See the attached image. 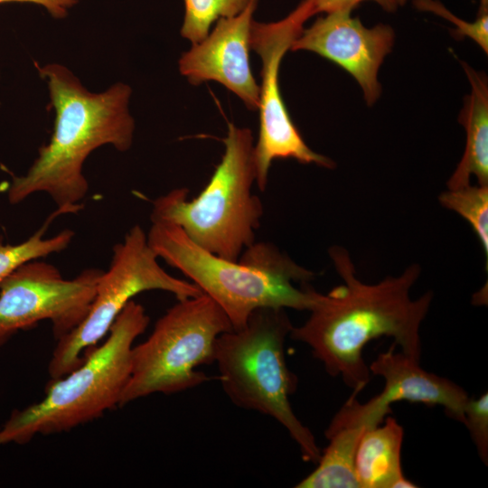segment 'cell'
Here are the masks:
<instances>
[{"instance_id":"obj_22","label":"cell","mask_w":488,"mask_h":488,"mask_svg":"<svg viewBox=\"0 0 488 488\" xmlns=\"http://www.w3.org/2000/svg\"><path fill=\"white\" fill-rule=\"evenodd\" d=\"M366 0H313L314 14L331 13L339 10H352L358 4ZM387 12H394L399 7L397 0H371Z\"/></svg>"},{"instance_id":"obj_18","label":"cell","mask_w":488,"mask_h":488,"mask_svg":"<svg viewBox=\"0 0 488 488\" xmlns=\"http://www.w3.org/2000/svg\"><path fill=\"white\" fill-rule=\"evenodd\" d=\"M440 204L463 217L478 237L488 267V185H467L443 192Z\"/></svg>"},{"instance_id":"obj_23","label":"cell","mask_w":488,"mask_h":488,"mask_svg":"<svg viewBox=\"0 0 488 488\" xmlns=\"http://www.w3.org/2000/svg\"><path fill=\"white\" fill-rule=\"evenodd\" d=\"M80 0H0V4L29 3L42 6L53 18L62 19Z\"/></svg>"},{"instance_id":"obj_17","label":"cell","mask_w":488,"mask_h":488,"mask_svg":"<svg viewBox=\"0 0 488 488\" xmlns=\"http://www.w3.org/2000/svg\"><path fill=\"white\" fill-rule=\"evenodd\" d=\"M58 215H61L60 212L55 211L48 221L25 241L16 245L0 244V286L23 264L61 252L68 248L74 237L71 230L65 229L52 237H43L49 223Z\"/></svg>"},{"instance_id":"obj_5","label":"cell","mask_w":488,"mask_h":488,"mask_svg":"<svg viewBox=\"0 0 488 488\" xmlns=\"http://www.w3.org/2000/svg\"><path fill=\"white\" fill-rule=\"evenodd\" d=\"M225 151L200 194L176 188L153 202L151 221L179 226L195 244L219 257L239 260L255 242L263 216L256 183L254 138L247 127L228 124Z\"/></svg>"},{"instance_id":"obj_15","label":"cell","mask_w":488,"mask_h":488,"mask_svg":"<svg viewBox=\"0 0 488 488\" xmlns=\"http://www.w3.org/2000/svg\"><path fill=\"white\" fill-rule=\"evenodd\" d=\"M404 429L393 418L368 429L358 445L354 471L360 488H413L402 472Z\"/></svg>"},{"instance_id":"obj_13","label":"cell","mask_w":488,"mask_h":488,"mask_svg":"<svg viewBox=\"0 0 488 488\" xmlns=\"http://www.w3.org/2000/svg\"><path fill=\"white\" fill-rule=\"evenodd\" d=\"M390 405L378 395L361 404L355 395L346 401L325 430L329 444L321 453L316 468L299 482L297 488H360L354 459L363 434L382 423Z\"/></svg>"},{"instance_id":"obj_25","label":"cell","mask_w":488,"mask_h":488,"mask_svg":"<svg viewBox=\"0 0 488 488\" xmlns=\"http://www.w3.org/2000/svg\"><path fill=\"white\" fill-rule=\"evenodd\" d=\"M398 1V4H399V6H401L403 5L407 0H397Z\"/></svg>"},{"instance_id":"obj_16","label":"cell","mask_w":488,"mask_h":488,"mask_svg":"<svg viewBox=\"0 0 488 488\" xmlns=\"http://www.w3.org/2000/svg\"><path fill=\"white\" fill-rule=\"evenodd\" d=\"M471 85L459 122L466 131L463 156L447 182L450 190L470 184L474 175L478 184L488 185V84L487 77L461 62Z\"/></svg>"},{"instance_id":"obj_10","label":"cell","mask_w":488,"mask_h":488,"mask_svg":"<svg viewBox=\"0 0 488 488\" xmlns=\"http://www.w3.org/2000/svg\"><path fill=\"white\" fill-rule=\"evenodd\" d=\"M101 273L87 268L66 279L47 262L20 266L0 286V346L43 320L52 323L56 339L70 333L86 317Z\"/></svg>"},{"instance_id":"obj_7","label":"cell","mask_w":488,"mask_h":488,"mask_svg":"<svg viewBox=\"0 0 488 488\" xmlns=\"http://www.w3.org/2000/svg\"><path fill=\"white\" fill-rule=\"evenodd\" d=\"M230 330L225 313L205 294L179 299L158 319L148 338L133 346L131 372L119 406L209 380L196 369L213 361L217 338Z\"/></svg>"},{"instance_id":"obj_9","label":"cell","mask_w":488,"mask_h":488,"mask_svg":"<svg viewBox=\"0 0 488 488\" xmlns=\"http://www.w3.org/2000/svg\"><path fill=\"white\" fill-rule=\"evenodd\" d=\"M314 14L313 0H303L287 16L272 23L253 20L249 45L260 57L259 132L254 145L256 184L265 191L270 165L277 159H295L305 164L332 169L334 162L313 151L304 141L281 95L279 67L286 52Z\"/></svg>"},{"instance_id":"obj_11","label":"cell","mask_w":488,"mask_h":488,"mask_svg":"<svg viewBox=\"0 0 488 488\" xmlns=\"http://www.w3.org/2000/svg\"><path fill=\"white\" fill-rule=\"evenodd\" d=\"M351 10L327 13L303 29L291 51L313 52L349 72L361 87L368 106L379 99L381 88L378 73L391 52L394 31L388 24L363 25Z\"/></svg>"},{"instance_id":"obj_12","label":"cell","mask_w":488,"mask_h":488,"mask_svg":"<svg viewBox=\"0 0 488 488\" xmlns=\"http://www.w3.org/2000/svg\"><path fill=\"white\" fill-rule=\"evenodd\" d=\"M258 0L239 14L221 18L213 30L179 59L180 73L192 85L214 80L258 110L259 85L249 64V35Z\"/></svg>"},{"instance_id":"obj_3","label":"cell","mask_w":488,"mask_h":488,"mask_svg":"<svg viewBox=\"0 0 488 488\" xmlns=\"http://www.w3.org/2000/svg\"><path fill=\"white\" fill-rule=\"evenodd\" d=\"M146 235L157 257L211 297L233 330L244 327L259 308L311 311L324 295L309 284L315 274L274 244L255 241L239 260H230L201 248L172 222L152 221Z\"/></svg>"},{"instance_id":"obj_6","label":"cell","mask_w":488,"mask_h":488,"mask_svg":"<svg viewBox=\"0 0 488 488\" xmlns=\"http://www.w3.org/2000/svg\"><path fill=\"white\" fill-rule=\"evenodd\" d=\"M292 328L286 309L259 308L244 327L217 338L213 361L224 392L236 406L276 419L297 444L303 459L316 464L321 450L289 400L296 389L285 357V343Z\"/></svg>"},{"instance_id":"obj_14","label":"cell","mask_w":488,"mask_h":488,"mask_svg":"<svg viewBox=\"0 0 488 488\" xmlns=\"http://www.w3.org/2000/svg\"><path fill=\"white\" fill-rule=\"evenodd\" d=\"M384 379V388L378 395L389 405L396 401L442 406L454 419L465 420V408L469 399L466 391L450 380L430 373L416 361L394 347L380 353L369 368Z\"/></svg>"},{"instance_id":"obj_4","label":"cell","mask_w":488,"mask_h":488,"mask_svg":"<svg viewBox=\"0 0 488 488\" xmlns=\"http://www.w3.org/2000/svg\"><path fill=\"white\" fill-rule=\"evenodd\" d=\"M148 324L143 305L129 301L106 341L93 348L78 368L51 380L42 400L12 412L0 427V445L24 444L36 435L68 431L119 406L131 372L134 341Z\"/></svg>"},{"instance_id":"obj_1","label":"cell","mask_w":488,"mask_h":488,"mask_svg":"<svg viewBox=\"0 0 488 488\" xmlns=\"http://www.w3.org/2000/svg\"><path fill=\"white\" fill-rule=\"evenodd\" d=\"M343 285L323 295L309 311V318L293 326L290 337L308 345L333 377L341 376L357 395L370 380L362 358L368 343L381 336L393 338L407 356L420 361V325L433 294L411 299L409 292L420 276V266H408L399 277L373 285L358 279L349 252L340 246L329 249Z\"/></svg>"},{"instance_id":"obj_19","label":"cell","mask_w":488,"mask_h":488,"mask_svg":"<svg viewBox=\"0 0 488 488\" xmlns=\"http://www.w3.org/2000/svg\"><path fill=\"white\" fill-rule=\"evenodd\" d=\"M181 35L192 44L202 41L215 21L240 14L253 0H183Z\"/></svg>"},{"instance_id":"obj_21","label":"cell","mask_w":488,"mask_h":488,"mask_svg":"<svg viewBox=\"0 0 488 488\" xmlns=\"http://www.w3.org/2000/svg\"><path fill=\"white\" fill-rule=\"evenodd\" d=\"M463 424L469 430L482 461L488 463V394L469 398L465 408Z\"/></svg>"},{"instance_id":"obj_8","label":"cell","mask_w":488,"mask_h":488,"mask_svg":"<svg viewBox=\"0 0 488 488\" xmlns=\"http://www.w3.org/2000/svg\"><path fill=\"white\" fill-rule=\"evenodd\" d=\"M147 235L133 226L122 241L113 247L108 269L101 273L94 299L83 321L58 339L48 366L51 380H57L78 368L96 347L134 296L149 290L169 292L179 299L202 292L191 281L168 274L158 263Z\"/></svg>"},{"instance_id":"obj_24","label":"cell","mask_w":488,"mask_h":488,"mask_svg":"<svg viewBox=\"0 0 488 488\" xmlns=\"http://www.w3.org/2000/svg\"><path fill=\"white\" fill-rule=\"evenodd\" d=\"M488 11V0H480V11L484 12Z\"/></svg>"},{"instance_id":"obj_2","label":"cell","mask_w":488,"mask_h":488,"mask_svg":"<svg viewBox=\"0 0 488 488\" xmlns=\"http://www.w3.org/2000/svg\"><path fill=\"white\" fill-rule=\"evenodd\" d=\"M37 69L55 111L53 131L27 173L14 177L8 200L15 204L44 192L61 214L75 213L89 190L83 174L88 156L106 145L120 152L132 145L135 120L128 107L132 90L127 84L117 82L104 91L91 92L61 64Z\"/></svg>"},{"instance_id":"obj_20","label":"cell","mask_w":488,"mask_h":488,"mask_svg":"<svg viewBox=\"0 0 488 488\" xmlns=\"http://www.w3.org/2000/svg\"><path fill=\"white\" fill-rule=\"evenodd\" d=\"M414 5L420 11L436 14L452 22L457 27L455 31V36L471 38L488 53V11L479 12L476 20L468 23L459 19L436 0H414Z\"/></svg>"}]
</instances>
